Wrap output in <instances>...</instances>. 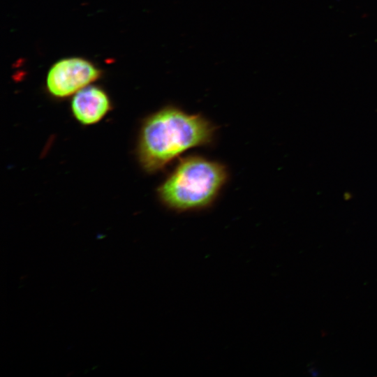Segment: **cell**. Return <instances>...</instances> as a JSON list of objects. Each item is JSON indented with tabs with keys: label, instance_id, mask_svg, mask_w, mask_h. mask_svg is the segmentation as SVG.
I'll return each mask as SVG.
<instances>
[{
	"label": "cell",
	"instance_id": "1",
	"mask_svg": "<svg viewBox=\"0 0 377 377\" xmlns=\"http://www.w3.org/2000/svg\"><path fill=\"white\" fill-rule=\"evenodd\" d=\"M216 127L201 114L168 105L142 121L136 146L141 168L148 173L164 169L187 150L210 145Z\"/></svg>",
	"mask_w": 377,
	"mask_h": 377
},
{
	"label": "cell",
	"instance_id": "3",
	"mask_svg": "<svg viewBox=\"0 0 377 377\" xmlns=\"http://www.w3.org/2000/svg\"><path fill=\"white\" fill-rule=\"evenodd\" d=\"M101 71L88 59L67 57L58 60L50 68L46 77V88L56 98L73 96L101 76Z\"/></svg>",
	"mask_w": 377,
	"mask_h": 377
},
{
	"label": "cell",
	"instance_id": "4",
	"mask_svg": "<svg viewBox=\"0 0 377 377\" xmlns=\"http://www.w3.org/2000/svg\"><path fill=\"white\" fill-rule=\"evenodd\" d=\"M112 110V102L101 87L89 84L73 96L71 110L82 125L91 126L101 121Z\"/></svg>",
	"mask_w": 377,
	"mask_h": 377
},
{
	"label": "cell",
	"instance_id": "2",
	"mask_svg": "<svg viewBox=\"0 0 377 377\" xmlns=\"http://www.w3.org/2000/svg\"><path fill=\"white\" fill-rule=\"evenodd\" d=\"M228 179L222 163L200 156L181 158L157 188L163 205L177 212L205 209L217 198Z\"/></svg>",
	"mask_w": 377,
	"mask_h": 377
}]
</instances>
